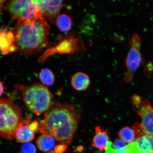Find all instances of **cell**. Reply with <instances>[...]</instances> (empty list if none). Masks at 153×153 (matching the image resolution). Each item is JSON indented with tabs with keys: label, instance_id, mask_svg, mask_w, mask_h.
<instances>
[{
	"label": "cell",
	"instance_id": "obj_1",
	"mask_svg": "<svg viewBox=\"0 0 153 153\" xmlns=\"http://www.w3.org/2000/svg\"><path fill=\"white\" fill-rule=\"evenodd\" d=\"M80 119L78 111L68 105H56L48 111L39 124V131L50 135L61 144H71Z\"/></svg>",
	"mask_w": 153,
	"mask_h": 153
},
{
	"label": "cell",
	"instance_id": "obj_2",
	"mask_svg": "<svg viewBox=\"0 0 153 153\" xmlns=\"http://www.w3.org/2000/svg\"><path fill=\"white\" fill-rule=\"evenodd\" d=\"M50 27L45 17L33 20H19L12 31L16 51L23 55H36L51 46Z\"/></svg>",
	"mask_w": 153,
	"mask_h": 153
},
{
	"label": "cell",
	"instance_id": "obj_3",
	"mask_svg": "<svg viewBox=\"0 0 153 153\" xmlns=\"http://www.w3.org/2000/svg\"><path fill=\"white\" fill-rule=\"evenodd\" d=\"M0 134L9 140L15 138L17 128L24 121L22 110L10 99L3 98L0 100Z\"/></svg>",
	"mask_w": 153,
	"mask_h": 153
},
{
	"label": "cell",
	"instance_id": "obj_4",
	"mask_svg": "<svg viewBox=\"0 0 153 153\" xmlns=\"http://www.w3.org/2000/svg\"><path fill=\"white\" fill-rule=\"evenodd\" d=\"M25 104L30 111L37 116L49 109L52 105V95L45 86L36 84L26 87L22 93Z\"/></svg>",
	"mask_w": 153,
	"mask_h": 153
},
{
	"label": "cell",
	"instance_id": "obj_5",
	"mask_svg": "<svg viewBox=\"0 0 153 153\" xmlns=\"http://www.w3.org/2000/svg\"><path fill=\"white\" fill-rule=\"evenodd\" d=\"M6 9L11 18L18 20H33L44 16L33 1H11Z\"/></svg>",
	"mask_w": 153,
	"mask_h": 153
},
{
	"label": "cell",
	"instance_id": "obj_6",
	"mask_svg": "<svg viewBox=\"0 0 153 153\" xmlns=\"http://www.w3.org/2000/svg\"><path fill=\"white\" fill-rule=\"evenodd\" d=\"M129 43L130 49L125 61L127 70L123 79L126 83L132 81L134 74L140 66L143 60L140 52L141 39L140 36L136 33H134Z\"/></svg>",
	"mask_w": 153,
	"mask_h": 153
},
{
	"label": "cell",
	"instance_id": "obj_7",
	"mask_svg": "<svg viewBox=\"0 0 153 153\" xmlns=\"http://www.w3.org/2000/svg\"><path fill=\"white\" fill-rule=\"evenodd\" d=\"M135 107V111L140 116L141 127L143 132L153 137V108L149 101L145 99Z\"/></svg>",
	"mask_w": 153,
	"mask_h": 153
},
{
	"label": "cell",
	"instance_id": "obj_8",
	"mask_svg": "<svg viewBox=\"0 0 153 153\" xmlns=\"http://www.w3.org/2000/svg\"><path fill=\"white\" fill-rule=\"evenodd\" d=\"M61 40L55 47L47 51H48L47 54L43 55L44 59H45V57L48 56L49 55H51L55 53L74 54L78 52L81 49L82 45L79 39L73 36H66L62 38Z\"/></svg>",
	"mask_w": 153,
	"mask_h": 153
},
{
	"label": "cell",
	"instance_id": "obj_9",
	"mask_svg": "<svg viewBox=\"0 0 153 153\" xmlns=\"http://www.w3.org/2000/svg\"><path fill=\"white\" fill-rule=\"evenodd\" d=\"M33 1L43 16L52 23H55L61 9L64 6L62 1L36 0Z\"/></svg>",
	"mask_w": 153,
	"mask_h": 153
},
{
	"label": "cell",
	"instance_id": "obj_10",
	"mask_svg": "<svg viewBox=\"0 0 153 153\" xmlns=\"http://www.w3.org/2000/svg\"><path fill=\"white\" fill-rule=\"evenodd\" d=\"M0 45L1 54H9L16 51L15 39L12 31L7 30L4 27L1 28L0 33Z\"/></svg>",
	"mask_w": 153,
	"mask_h": 153
},
{
	"label": "cell",
	"instance_id": "obj_11",
	"mask_svg": "<svg viewBox=\"0 0 153 153\" xmlns=\"http://www.w3.org/2000/svg\"><path fill=\"white\" fill-rule=\"evenodd\" d=\"M95 130V135L92 141V146L101 152L106 151L110 142L107 130L98 126Z\"/></svg>",
	"mask_w": 153,
	"mask_h": 153
},
{
	"label": "cell",
	"instance_id": "obj_12",
	"mask_svg": "<svg viewBox=\"0 0 153 153\" xmlns=\"http://www.w3.org/2000/svg\"><path fill=\"white\" fill-rule=\"evenodd\" d=\"M31 118L30 116H27L26 119L24 120L17 128L15 134V138L19 142L23 143H28L34 138V133L29 127Z\"/></svg>",
	"mask_w": 153,
	"mask_h": 153
},
{
	"label": "cell",
	"instance_id": "obj_13",
	"mask_svg": "<svg viewBox=\"0 0 153 153\" xmlns=\"http://www.w3.org/2000/svg\"><path fill=\"white\" fill-rule=\"evenodd\" d=\"M90 83L89 76L83 72L76 73L71 78V85L77 91L85 90Z\"/></svg>",
	"mask_w": 153,
	"mask_h": 153
},
{
	"label": "cell",
	"instance_id": "obj_14",
	"mask_svg": "<svg viewBox=\"0 0 153 153\" xmlns=\"http://www.w3.org/2000/svg\"><path fill=\"white\" fill-rule=\"evenodd\" d=\"M137 150L141 153H153V137L144 134L134 141Z\"/></svg>",
	"mask_w": 153,
	"mask_h": 153
},
{
	"label": "cell",
	"instance_id": "obj_15",
	"mask_svg": "<svg viewBox=\"0 0 153 153\" xmlns=\"http://www.w3.org/2000/svg\"><path fill=\"white\" fill-rule=\"evenodd\" d=\"M36 144L38 148L42 152H48L54 148L55 139L50 135L44 134L38 137Z\"/></svg>",
	"mask_w": 153,
	"mask_h": 153
},
{
	"label": "cell",
	"instance_id": "obj_16",
	"mask_svg": "<svg viewBox=\"0 0 153 153\" xmlns=\"http://www.w3.org/2000/svg\"><path fill=\"white\" fill-rule=\"evenodd\" d=\"M57 26L62 32L69 31L72 27V19L69 15L66 14H62L57 16L56 20Z\"/></svg>",
	"mask_w": 153,
	"mask_h": 153
},
{
	"label": "cell",
	"instance_id": "obj_17",
	"mask_svg": "<svg viewBox=\"0 0 153 153\" xmlns=\"http://www.w3.org/2000/svg\"><path fill=\"white\" fill-rule=\"evenodd\" d=\"M120 139L126 143H131L136 140V136L132 129L128 127H124L119 131Z\"/></svg>",
	"mask_w": 153,
	"mask_h": 153
},
{
	"label": "cell",
	"instance_id": "obj_18",
	"mask_svg": "<svg viewBox=\"0 0 153 153\" xmlns=\"http://www.w3.org/2000/svg\"><path fill=\"white\" fill-rule=\"evenodd\" d=\"M39 77L40 81L45 85L51 86L54 83V74L49 69L45 68L42 70L39 73Z\"/></svg>",
	"mask_w": 153,
	"mask_h": 153
},
{
	"label": "cell",
	"instance_id": "obj_19",
	"mask_svg": "<svg viewBox=\"0 0 153 153\" xmlns=\"http://www.w3.org/2000/svg\"><path fill=\"white\" fill-rule=\"evenodd\" d=\"M128 145L120 139L115 140L112 143V148L117 153H124L127 149Z\"/></svg>",
	"mask_w": 153,
	"mask_h": 153
},
{
	"label": "cell",
	"instance_id": "obj_20",
	"mask_svg": "<svg viewBox=\"0 0 153 153\" xmlns=\"http://www.w3.org/2000/svg\"><path fill=\"white\" fill-rule=\"evenodd\" d=\"M112 143H110L108 149L106 150L105 153H117L114 151L112 148ZM124 153H141L139 152L137 148L134 141L129 143L127 145V149L126 152Z\"/></svg>",
	"mask_w": 153,
	"mask_h": 153
},
{
	"label": "cell",
	"instance_id": "obj_21",
	"mask_svg": "<svg viewBox=\"0 0 153 153\" xmlns=\"http://www.w3.org/2000/svg\"><path fill=\"white\" fill-rule=\"evenodd\" d=\"M35 146L31 143H24L21 148V153H36Z\"/></svg>",
	"mask_w": 153,
	"mask_h": 153
},
{
	"label": "cell",
	"instance_id": "obj_22",
	"mask_svg": "<svg viewBox=\"0 0 153 153\" xmlns=\"http://www.w3.org/2000/svg\"><path fill=\"white\" fill-rule=\"evenodd\" d=\"M68 148L66 145L61 144L57 145L54 149V152L55 153H64Z\"/></svg>",
	"mask_w": 153,
	"mask_h": 153
},
{
	"label": "cell",
	"instance_id": "obj_23",
	"mask_svg": "<svg viewBox=\"0 0 153 153\" xmlns=\"http://www.w3.org/2000/svg\"><path fill=\"white\" fill-rule=\"evenodd\" d=\"M131 101L134 106H136L140 104L142 100L138 96L134 94L131 97Z\"/></svg>",
	"mask_w": 153,
	"mask_h": 153
},
{
	"label": "cell",
	"instance_id": "obj_24",
	"mask_svg": "<svg viewBox=\"0 0 153 153\" xmlns=\"http://www.w3.org/2000/svg\"><path fill=\"white\" fill-rule=\"evenodd\" d=\"M39 124L36 120L31 122V123H30L29 124V127L30 129L34 133L37 131L38 129L39 128Z\"/></svg>",
	"mask_w": 153,
	"mask_h": 153
},
{
	"label": "cell",
	"instance_id": "obj_25",
	"mask_svg": "<svg viewBox=\"0 0 153 153\" xmlns=\"http://www.w3.org/2000/svg\"><path fill=\"white\" fill-rule=\"evenodd\" d=\"M3 83V82H1V93H0V95H1V97L2 95L3 94L4 90V87Z\"/></svg>",
	"mask_w": 153,
	"mask_h": 153
},
{
	"label": "cell",
	"instance_id": "obj_26",
	"mask_svg": "<svg viewBox=\"0 0 153 153\" xmlns=\"http://www.w3.org/2000/svg\"><path fill=\"white\" fill-rule=\"evenodd\" d=\"M46 153H55L54 151H52V152H50Z\"/></svg>",
	"mask_w": 153,
	"mask_h": 153
}]
</instances>
